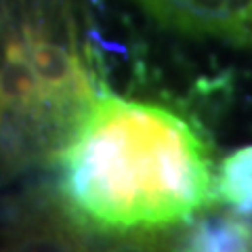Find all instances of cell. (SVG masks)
Segmentation results:
<instances>
[{
  "label": "cell",
  "mask_w": 252,
  "mask_h": 252,
  "mask_svg": "<svg viewBox=\"0 0 252 252\" xmlns=\"http://www.w3.org/2000/svg\"><path fill=\"white\" fill-rule=\"evenodd\" d=\"M193 250H248L252 248V229L248 219L215 217L195 229L191 238Z\"/></svg>",
  "instance_id": "cell-5"
},
{
  "label": "cell",
  "mask_w": 252,
  "mask_h": 252,
  "mask_svg": "<svg viewBox=\"0 0 252 252\" xmlns=\"http://www.w3.org/2000/svg\"><path fill=\"white\" fill-rule=\"evenodd\" d=\"M162 26L252 46V0H137Z\"/></svg>",
  "instance_id": "cell-3"
},
{
  "label": "cell",
  "mask_w": 252,
  "mask_h": 252,
  "mask_svg": "<svg viewBox=\"0 0 252 252\" xmlns=\"http://www.w3.org/2000/svg\"><path fill=\"white\" fill-rule=\"evenodd\" d=\"M217 195L235 212L252 217V145L223 160L217 177Z\"/></svg>",
  "instance_id": "cell-4"
},
{
  "label": "cell",
  "mask_w": 252,
  "mask_h": 252,
  "mask_svg": "<svg viewBox=\"0 0 252 252\" xmlns=\"http://www.w3.org/2000/svg\"><path fill=\"white\" fill-rule=\"evenodd\" d=\"M80 0H2V143L11 166L61 158L103 97Z\"/></svg>",
  "instance_id": "cell-2"
},
{
  "label": "cell",
  "mask_w": 252,
  "mask_h": 252,
  "mask_svg": "<svg viewBox=\"0 0 252 252\" xmlns=\"http://www.w3.org/2000/svg\"><path fill=\"white\" fill-rule=\"evenodd\" d=\"M248 223H250V229H252V217H248Z\"/></svg>",
  "instance_id": "cell-6"
},
{
  "label": "cell",
  "mask_w": 252,
  "mask_h": 252,
  "mask_svg": "<svg viewBox=\"0 0 252 252\" xmlns=\"http://www.w3.org/2000/svg\"><path fill=\"white\" fill-rule=\"evenodd\" d=\"M63 193L105 231L187 223L217 198L208 147L166 107L103 94L61 156Z\"/></svg>",
  "instance_id": "cell-1"
}]
</instances>
